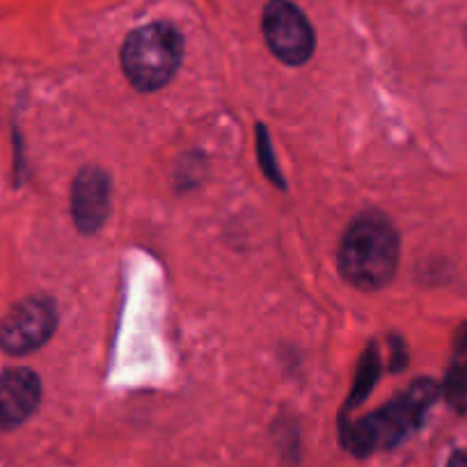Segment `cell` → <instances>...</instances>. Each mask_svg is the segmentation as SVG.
Masks as SVG:
<instances>
[{
	"label": "cell",
	"mask_w": 467,
	"mask_h": 467,
	"mask_svg": "<svg viewBox=\"0 0 467 467\" xmlns=\"http://www.w3.org/2000/svg\"><path fill=\"white\" fill-rule=\"evenodd\" d=\"M438 394V385L431 379L417 380L401 397L380 410L371 412L356 424L341 426V444L356 456H369L379 449L394 447L421 424Z\"/></svg>",
	"instance_id": "6da1fadb"
},
{
	"label": "cell",
	"mask_w": 467,
	"mask_h": 467,
	"mask_svg": "<svg viewBox=\"0 0 467 467\" xmlns=\"http://www.w3.org/2000/svg\"><path fill=\"white\" fill-rule=\"evenodd\" d=\"M399 264V234L383 215H360L344 234L339 250L341 275L358 289H380Z\"/></svg>",
	"instance_id": "7a4b0ae2"
},
{
	"label": "cell",
	"mask_w": 467,
	"mask_h": 467,
	"mask_svg": "<svg viewBox=\"0 0 467 467\" xmlns=\"http://www.w3.org/2000/svg\"><path fill=\"white\" fill-rule=\"evenodd\" d=\"M183 56V39L170 24L142 26L133 30L122 47V67L138 89H159L177 74Z\"/></svg>",
	"instance_id": "3957f363"
},
{
	"label": "cell",
	"mask_w": 467,
	"mask_h": 467,
	"mask_svg": "<svg viewBox=\"0 0 467 467\" xmlns=\"http://www.w3.org/2000/svg\"><path fill=\"white\" fill-rule=\"evenodd\" d=\"M56 323V307L48 298L33 296L21 300L0 318V348L7 356H28L51 339Z\"/></svg>",
	"instance_id": "277c9868"
},
{
	"label": "cell",
	"mask_w": 467,
	"mask_h": 467,
	"mask_svg": "<svg viewBox=\"0 0 467 467\" xmlns=\"http://www.w3.org/2000/svg\"><path fill=\"white\" fill-rule=\"evenodd\" d=\"M268 48L286 65H305L314 53V30L291 0H271L264 10Z\"/></svg>",
	"instance_id": "5b68a950"
},
{
	"label": "cell",
	"mask_w": 467,
	"mask_h": 467,
	"mask_svg": "<svg viewBox=\"0 0 467 467\" xmlns=\"http://www.w3.org/2000/svg\"><path fill=\"white\" fill-rule=\"evenodd\" d=\"M42 399L37 374L26 367L0 371V431H15L35 415Z\"/></svg>",
	"instance_id": "8992f818"
},
{
	"label": "cell",
	"mask_w": 467,
	"mask_h": 467,
	"mask_svg": "<svg viewBox=\"0 0 467 467\" xmlns=\"http://www.w3.org/2000/svg\"><path fill=\"white\" fill-rule=\"evenodd\" d=\"M110 211V179L99 168H83L71 186V213L76 227L94 234L103 227Z\"/></svg>",
	"instance_id": "52a82bcc"
},
{
	"label": "cell",
	"mask_w": 467,
	"mask_h": 467,
	"mask_svg": "<svg viewBox=\"0 0 467 467\" xmlns=\"http://www.w3.org/2000/svg\"><path fill=\"white\" fill-rule=\"evenodd\" d=\"M444 397L453 410H467V360H458L451 365L444 380Z\"/></svg>",
	"instance_id": "ba28073f"
},
{
	"label": "cell",
	"mask_w": 467,
	"mask_h": 467,
	"mask_svg": "<svg viewBox=\"0 0 467 467\" xmlns=\"http://www.w3.org/2000/svg\"><path fill=\"white\" fill-rule=\"evenodd\" d=\"M379 374H380V360L379 356H376V348H369L365 353V358H362L360 376H358V383L356 388H353V394H350L348 406H358L360 401H365V397L371 392Z\"/></svg>",
	"instance_id": "9c48e42d"
},
{
	"label": "cell",
	"mask_w": 467,
	"mask_h": 467,
	"mask_svg": "<svg viewBox=\"0 0 467 467\" xmlns=\"http://www.w3.org/2000/svg\"><path fill=\"white\" fill-rule=\"evenodd\" d=\"M257 147H259V159H262V168H264V172H266V177L271 179V182H275L277 186H285V183H282L280 170H277L275 156H273L271 140H268L264 127H259V145Z\"/></svg>",
	"instance_id": "30bf717a"
},
{
	"label": "cell",
	"mask_w": 467,
	"mask_h": 467,
	"mask_svg": "<svg viewBox=\"0 0 467 467\" xmlns=\"http://www.w3.org/2000/svg\"><path fill=\"white\" fill-rule=\"evenodd\" d=\"M447 467H467V453L465 451H456L451 458H449Z\"/></svg>",
	"instance_id": "8fae6325"
},
{
	"label": "cell",
	"mask_w": 467,
	"mask_h": 467,
	"mask_svg": "<svg viewBox=\"0 0 467 467\" xmlns=\"http://www.w3.org/2000/svg\"><path fill=\"white\" fill-rule=\"evenodd\" d=\"M461 346H462V348H465V346H467V327H465V330H462V335H461Z\"/></svg>",
	"instance_id": "7c38bea8"
},
{
	"label": "cell",
	"mask_w": 467,
	"mask_h": 467,
	"mask_svg": "<svg viewBox=\"0 0 467 467\" xmlns=\"http://www.w3.org/2000/svg\"><path fill=\"white\" fill-rule=\"evenodd\" d=\"M465 42H467V28H465Z\"/></svg>",
	"instance_id": "4fadbf2b"
}]
</instances>
